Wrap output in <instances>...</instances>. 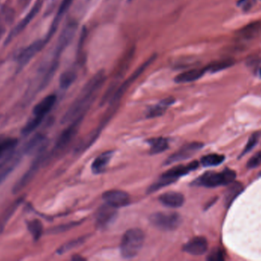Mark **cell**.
<instances>
[{"instance_id":"40","label":"cell","mask_w":261,"mask_h":261,"mask_svg":"<svg viewBox=\"0 0 261 261\" xmlns=\"http://www.w3.org/2000/svg\"></svg>"},{"instance_id":"28","label":"cell","mask_w":261,"mask_h":261,"mask_svg":"<svg viewBox=\"0 0 261 261\" xmlns=\"http://www.w3.org/2000/svg\"><path fill=\"white\" fill-rule=\"evenodd\" d=\"M28 229H29V232L32 234L35 241L40 239V237L42 235V223L40 222V220H37V219L30 220L28 223Z\"/></svg>"},{"instance_id":"38","label":"cell","mask_w":261,"mask_h":261,"mask_svg":"<svg viewBox=\"0 0 261 261\" xmlns=\"http://www.w3.org/2000/svg\"><path fill=\"white\" fill-rule=\"evenodd\" d=\"M4 30L2 28L0 27V39L2 37V35H3Z\"/></svg>"},{"instance_id":"5","label":"cell","mask_w":261,"mask_h":261,"mask_svg":"<svg viewBox=\"0 0 261 261\" xmlns=\"http://www.w3.org/2000/svg\"><path fill=\"white\" fill-rule=\"evenodd\" d=\"M150 222L161 231H170L176 230L182 222L181 216L177 213L157 212L150 216Z\"/></svg>"},{"instance_id":"33","label":"cell","mask_w":261,"mask_h":261,"mask_svg":"<svg viewBox=\"0 0 261 261\" xmlns=\"http://www.w3.org/2000/svg\"><path fill=\"white\" fill-rule=\"evenodd\" d=\"M261 163V151L258 152L250 159L247 163L248 169L256 168Z\"/></svg>"},{"instance_id":"29","label":"cell","mask_w":261,"mask_h":261,"mask_svg":"<svg viewBox=\"0 0 261 261\" xmlns=\"http://www.w3.org/2000/svg\"><path fill=\"white\" fill-rule=\"evenodd\" d=\"M18 142L19 141L16 138H5L0 139V158L13 149L18 144Z\"/></svg>"},{"instance_id":"10","label":"cell","mask_w":261,"mask_h":261,"mask_svg":"<svg viewBox=\"0 0 261 261\" xmlns=\"http://www.w3.org/2000/svg\"><path fill=\"white\" fill-rule=\"evenodd\" d=\"M203 147V143L199 142H192L183 146L177 152L173 153L165 161V165L173 164L177 162L184 161L189 159Z\"/></svg>"},{"instance_id":"35","label":"cell","mask_w":261,"mask_h":261,"mask_svg":"<svg viewBox=\"0 0 261 261\" xmlns=\"http://www.w3.org/2000/svg\"><path fill=\"white\" fill-rule=\"evenodd\" d=\"M18 205H15V207L11 208L10 211L9 212H7L4 216L3 219L0 220V234L3 231L4 227H5V224L6 223L7 220H9L10 216H12V214L15 212V209L17 207Z\"/></svg>"},{"instance_id":"11","label":"cell","mask_w":261,"mask_h":261,"mask_svg":"<svg viewBox=\"0 0 261 261\" xmlns=\"http://www.w3.org/2000/svg\"><path fill=\"white\" fill-rule=\"evenodd\" d=\"M83 116H81L75 119V121L71 123V125L63 131L62 133L60 135L58 140L56 142L54 152L62 151L63 149H65L68 146L76 135L79 125L83 121Z\"/></svg>"},{"instance_id":"19","label":"cell","mask_w":261,"mask_h":261,"mask_svg":"<svg viewBox=\"0 0 261 261\" xmlns=\"http://www.w3.org/2000/svg\"><path fill=\"white\" fill-rule=\"evenodd\" d=\"M73 2H74V0H63L62 2H61L59 9H58V12H57V15L54 17V21H53L52 24H51V28L49 29L48 33H47V35L46 36L45 38L47 41H50L52 36H54L56 30H57L58 26H59L60 22L62 19L63 16L68 12Z\"/></svg>"},{"instance_id":"22","label":"cell","mask_w":261,"mask_h":261,"mask_svg":"<svg viewBox=\"0 0 261 261\" xmlns=\"http://www.w3.org/2000/svg\"><path fill=\"white\" fill-rule=\"evenodd\" d=\"M175 102V98L173 97H167L162 100L159 104H156L153 107L149 109V112L147 114V117L153 118V117H160L166 112L170 106L172 105Z\"/></svg>"},{"instance_id":"32","label":"cell","mask_w":261,"mask_h":261,"mask_svg":"<svg viewBox=\"0 0 261 261\" xmlns=\"http://www.w3.org/2000/svg\"><path fill=\"white\" fill-rule=\"evenodd\" d=\"M259 139L260 133L255 132V133L252 134L251 137L248 139V143H247L246 146L244 148V151H243L241 156L246 154L248 152L251 151V149H254L255 146H256L257 143H258V141H259Z\"/></svg>"},{"instance_id":"27","label":"cell","mask_w":261,"mask_h":261,"mask_svg":"<svg viewBox=\"0 0 261 261\" xmlns=\"http://www.w3.org/2000/svg\"><path fill=\"white\" fill-rule=\"evenodd\" d=\"M224 160V156L223 155L212 153V154L204 156L201 159V163L205 167H213V166H217L222 164Z\"/></svg>"},{"instance_id":"4","label":"cell","mask_w":261,"mask_h":261,"mask_svg":"<svg viewBox=\"0 0 261 261\" xmlns=\"http://www.w3.org/2000/svg\"><path fill=\"white\" fill-rule=\"evenodd\" d=\"M236 178V173L229 169H226L222 173L208 172L199 177L195 184L206 188H216L222 185H229Z\"/></svg>"},{"instance_id":"16","label":"cell","mask_w":261,"mask_h":261,"mask_svg":"<svg viewBox=\"0 0 261 261\" xmlns=\"http://www.w3.org/2000/svg\"><path fill=\"white\" fill-rule=\"evenodd\" d=\"M261 35V21L251 22L237 31L236 33V36L238 39H244V40H251V39L258 38Z\"/></svg>"},{"instance_id":"18","label":"cell","mask_w":261,"mask_h":261,"mask_svg":"<svg viewBox=\"0 0 261 261\" xmlns=\"http://www.w3.org/2000/svg\"><path fill=\"white\" fill-rule=\"evenodd\" d=\"M56 100H57V97L54 94L48 95L43 100H40L33 109V114L35 117L44 118V117L51 111V109L54 107Z\"/></svg>"},{"instance_id":"39","label":"cell","mask_w":261,"mask_h":261,"mask_svg":"<svg viewBox=\"0 0 261 261\" xmlns=\"http://www.w3.org/2000/svg\"><path fill=\"white\" fill-rule=\"evenodd\" d=\"M21 1H22V2H27V0H21Z\"/></svg>"},{"instance_id":"26","label":"cell","mask_w":261,"mask_h":261,"mask_svg":"<svg viewBox=\"0 0 261 261\" xmlns=\"http://www.w3.org/2000/svg\"><path fill=\"white\" fill-rule=\"evenodd\" d=\"M76 77L77 75L75 70H68L63 72L60 77L59 81L61 88L63 90L69 88L76 81Z\"/></svg>"},{"instance_id":"14","label":"cell","mask_w":261,"mask_h":261,"mask_svg":"<svg viewBox=\"0 0 261 261\" xmlns=\"http://www.w3.org/2000/svg\"><path fill=\"white\" fill-rule=\"evenodd\" d=\"M207 240L203 237H195L184 245V251L193 256H200L207 251Z\"/></svg>"},{"instance_id":"34","label":"cell","mask_w":261,"mask_h":261,"mask_svg":"<svg viewBox=\"0 0 261 261\" xmlns=\"http://www.w3.org/2000/svg\"><path fill=\"white\" fill-rule=\"evenodd\" d=\"M208 260L210 261H224V255L223 251L220 249H216L211 252L209 255Z\"/></svg>"},{"instance_id":"37","label":"cell","mask_w":261,"mask_h":261,"mask_svg":"<svg viewBox=\"0 0 261 261\" xmlns=\"http://www.w3.org/2000/svg\"><path fill=\"white\" fill-rule=\"evenodd\" d=\"M13 170V167H9V168L5 169L3 171L0 173V184L2 183V181L9 176V174H10L11 172Z\"/></svg>"},{"instance_id":"21","label":"cell","mask_w":261,"mask_h":261,"mask_svg":"<svg viewBox=\"0 0 261 261\" xmlns=\"http://www.w3.org/2000/svg\"><path fill=\"white\" fill-rule=\"evenodd\" d=\"M112 152L108 151L105 152L97 156L92 163L91 169L93 173L97 175V174H101L107 170V167L110 164L112 158Z\"/></svg>"},{"instance_id":"12","label":"cell","mask_w":261,"mask_h":261,"mask_svg":"<svg viewBox=\"0 0 261 261\" xmlns=\"http://www.w3.org/2000/svg\"><path fill=\"white\" fill-rule=\"evenodd\" d=\"M44 160V155L43 153L37 156V159H36V160L32 163L29 170L14 185L13 190H12L14 194L19 193L29 185V182H31V181L34 178L35 175H36V173L40 169V166L42 164Z\"/></svg>"},{"instance_id":"1","label":"cell","mask_w":261,"mask_h":261,"mask_svg":"<svg viewBox=\"0 0 261 261\" xmlns=\"http://www.w3.org/2000/svg\"><path fill=\"white\" fill-rule=\"evenodd\" d=\"M106 78L107 76L103 70L99 71L86 84L77 98L73 103L63 117V124L74 121L77 117L84 115L85 112L97 96L98 92L103 87Z\"/></svg>"},{"instance_id":"31","label":"cell","mask_w":261,"mask_h":261,"mask_svg":"<svg viewBox=\"0 0 261 261\" xmlns=\"http://www.w3.org/2000/svg\"><path fill=\"white\" fill-rule=\"evenodd\" d=\"M83 241H84L83 238H78V239L70 241V242L67 243V244H64L63 246H61L58 250L57 253H58V255H63L64 253L68 252L70 250L72 249V248L79 246L81 244H83Z\"/></svg>"},{"instance_id":"36","label":"cell","mask_w":261,"mask_h":261,"mask_svg":"<svg viewBox=\"0 0 261 261\" xmlns=\"http://www.w3.org/2000/svg\"><path fill=\"white\" fill-rule=\"evenodd\" d=\"M255 0H238V5H243L244 10H248L255 3Z\"/></svg>"},{"instance_id":"7","label":"cell","mask_w":261,"mask_h":261,"mask_svg":"<svg viewBox=\"0 0 261 261\" xmlns=\"http://www.w3.org/2000/svg\"><path fill=\"white\" fill-rule=\"evenodd\" d=\"M77 26V22L74 19H71L67 22L60 35L53 58L60 60L61 54L64 52V50L66 49L67 47L71 44V41L75 37Z\"/></svg>"},{"instance_id":"25","label":"cell","mask_w":261,"mask_h":261,"mask_svg":"<svg viewBox=\"0 0 261 261\" xmlns=\"http://www.w3.org/2000/svg\"><path fill=\"white\" fill-rule=\"evenodd\" d=\"M234 65V60L231 59V58H226V59L219 60V61L211 63L207 66L205 67V68H206V72L209 71L210 73H216L219 71L227 69V68H230Z\"/></svg>"},{"instance_id":"3","label":"cell","mask_w":261,"mask_h":261,"mask_svg":"<svg viewBox=\"0 0 261 261\" xmlns=\"http://www.w3.org/2000/svg\"><path fill=\"white\" fill-rule=\"evenodd\" d=\"M198 166H199V163L197 161L192 162L186 166L181 165V166H175L171 170L165 172L164 174H162L159 179L149 187L148 192L152 193L153 192H157V190L160 189L163 187L174 183L181 177L184 176L189 174L190 172L196 170Z\"/></svg>"},{"instance_id":"6","label":"cell","mask_w":261,"mask_h":261,"mask_svg":"<svg viewBox=\"0 0 261 261\" xmlns=\"http://www.w3.org/2000/svg\"><path fill=\"white\" fill-rule=\"evenodd\" d=\"M156 58H157V55L156 54H153L150 58H149L142 65L138 67V69L135 70L134 71V73L118 87V90L114 93L112 99L111 105L112 106V107H114L115 104H118V102L121 100V97H122V96H123L124 93L129 88V87L146 71L147 68L151 65L152 63L156 60Z\"/></svg>"},{"instance_id":"23","label":"cell","mask_w":261,"mask_h":261,"mask_svg":"<svg viewBox=\"0 0 261 261\" xmlns=\"http://www.w3.org/2000/svg\"><path fill=\"white\" fill-rule=\"evenodd\" d=\"M244 186L241 182L238 181H233L230 184V186L227 188L224 194V202L226 207H229L230 205L233 203L236 198L241 193Z\"/></svg>"},{"instance_id":"30","label":"cell","mask_w":261,"mask_h":261,"mask_svg":"<svg viewBox=\"0 0 261 261\" xmlns=\"http://www.w3.org/2000/svg\"><path fill=\"white\" fill-rule=\"evenodd\" d=\"M43 120H44V118H42V117H35L34 116V117L25 126V128L22 130V133L24 135H29L31 132L36 130L38 128V126L41 124Z\"/></svg>"},{"instance_id":"13","label":"cell","mask_w":261,"mask_h":261,"mask_svg":"<svg viewBox=\"0 0 261 261\" xmlns=\"http://www.w3.org/2000/svg\"><path fill=\"white\" fill-rule=\"evenodd\" d=\"M103 200L106 203L115 209L125 207L130 203V196L127 192L121 190H109L103 195Z\"/></svg>"},{"instance_id":"20","label":"cell","mask_w":261,"mask_h":261,"mask_svg":"<svg viewBox=\"0 0 261 261\" xmlns=\"http://www.w3.org/2000/svg\"><path fill=\"white\" fill-rule=\"evenodd\" d=\"M206 68H193L183 73L179 74L174 78V82L177 84L190 83L199 80L206 74Z\"/></svg>"},{"instance_id":"24","label":"cell","mask_w":261,"mask_h":261,"mask_svg":"<svg viewBox=\"0 0 261 261\" xmlns=\"http://www.w3.org/2000/svg\"><path fill=\"white\" fill-rule=\"evenodd\" d=\"M149 144L150 145V154H159L164 153L169 148L168 139L166 138L159 137L149 139Z\"/></svg>"},{"instance_id":"8","label":"cell","mask_w":261,"mask_h":261,"mask_svg":"<svg viewBox=\"0 0 261 261\" xmlns=\"http://www.w3.org/2000/svg\"><path fill=\"white\" fill-rule=\"evenodd\" d=\"M47 43L48 42L45 38L43 39H38L23 48L22 51H19L15 58L16 64H17L18 71L25 68L29 64V61L44 48Z\"/></svg>"},{"instance_id":"15","label":"cell","mask_w":261,"mask_h":261,"mask_svg":"<svg viewBox=\"0 0 261 261\" xmlns=\"http://www.w3.org/2000/svg\"><path fill=\"white\" fill-rule=\"evenodd\" d=\"M116 217V209L106 203L96 212V222L101 227H107Z\"/></svg>"},{"instance_id":"2","label":"cell","mask_w":261,"mask_h":261,"mask_svg":"<svg viewBox=\"0 0 261 261\" xmlns=\"http://www.w3.org/2000/svg\"><path fill=\"white\" fill-rule=\"evenodd\" d=\"M145 234L139 228L129 229L124 234L120 244L122 258L132 259L139 254L145 242Z\"/></svg>"},{"instance_id":"9","label":"cell","mask_w":261,"mask_h":261,"mask_svg":"<svg viewBox=\"0 0 261 261\" xmlns=\"http://www.w3.org/2000/svg\"><path fill=\"white\" fill-rule=\"evenodd\" d=\"M43 2H44V0H37L36 1V3L32 7L29 13L11 30L10 33L5 39V44H9L16 36H19L24 29L27 27L28 25L33 20L37 13L40 12V9L42 7Z\"/></svg>"},{"instance_id":"17","label":"cell","mask_w":261,"mask_h":261,"mask_svg":"<svg viewBox=\"0 0 261 261\" xmlns=\"http://www.w3.org/2000/svg\"><path fill=\"white\" fill-rule=\"evenodd\" d=\"M159 201L167 207L177 209L182 207L185 199L184 195L180 192H167L159 197Z\"/></svg>"}]
</instances>
